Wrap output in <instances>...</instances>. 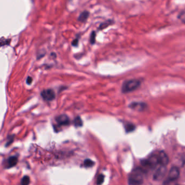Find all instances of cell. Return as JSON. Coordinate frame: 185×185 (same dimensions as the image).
I'll return each instance as SVG.
<instances>
[{"mask_svg":"<svg viewBox=\"0 0 185 185\" xmlns=\"http://www.w3.org/2000/svg\"><path fill=\"white\" fill-rule=\"evenodd\" d=\"M144 171L137 167L134 169L130 174L128 179V183L130 185H140L142 184L144 180Z\"/></svg>","mask_w":185,"mask_h":185,"instance_id":"obj_1","label":"cell"},{"mask_svg":"<svg viewBox=\"0 0 185 185\" xmlns=\"http://www.w3.org/2000/svg\"><path fill=\"white\" fill-rule=\"evenodd\" d=\"M141 80L137 79H131L126 80L122 85V92L123 94L131 92L137 90L141 86Z\"/></svg>","mask_w":185,"mask_h":185,"instance_id":"obj_2","label":"cell"},{"mask_svg":"<svg viewBox=\"0 0 185 185\" xmlns=\"http://www.w3.org/2000/svg\"><path fill=\"white\" fill-rule=\"evenodd\" d=\"M141 164L143 167L149 169H153L157 166L159 164L157 155H152L149 158L143 160L141 162Z\"/></svg>","mask_w":185,"mask_h":185,"instance_id":"obj_3","label":"cell"},{"mask_svg":"<svg viewBox=\"0 0 185 185\" xmlns=\"http://www.w3.org/2000/svg\"><path fill=\"white\" fill-rule=\"evenodd\" d=\"M129 107L130 109L137 111H142L146 109L147 104L143 102H134L130 103Z\"/></svg>","mask_w":185,"mask_h":185,"instance_id":"obj_4","label":"cell"},{"mask_svg":"<svg viewBox=\"0 0 185 185\" xmlns=\"http://www.w3.org/2000/svg\"><path fill=\"white\" fill-rule=\"evenodd\" d=\"M157 156H158V161H159V164L161 166L166 167L169 162V158L167 154L163 151H160L159 154H157Z\"/></svg>","mask_w":185,"mask_h":185,"instance_id":"obj_5","label":"cell"},{"mask_svg":"<svg viewBox=\"0 0 185 185\" xmlns=\"http://www.w3.org/2000/svg\"><path fill=\"white\" fill-rule=\"evenodd\" d=\"M41 95L45 101H52L55 98V92L50 89L43 90L41 93Z\"/></svg>","mask_w":185,"mask_h":185,"instance_id":"obj_6","label":"cell"},{"mask_svg":"<svg viewBox=\"0 0 185 185\" xmlns=\"http://www.w3.org/2000/svg\"><path fill=\"white\" fill-rule=\"evenodd\" d=\"M166 171H167L166 167L161 166L159 168H158V169L156 171L155 173L154 174V180L155 181L161 180L165 176Z\"/></svg>","mask_w":185,"mask_h":185,"instance_id":"obj_7","label":"cell"},{"mask_svg":"<svg viewBox=\"0 0 185 185\" xmlns=\"http://www.w3.org/2000/svg\"><path fill=\"white\" fill-rule=\"evenodd\" d=\"M180 176V170L177 167H171L168 174V179L171 180H177Z\"/></svg>","mask_w":185,"mask_h":185,"instance_id":"obj_8","label":"cell"},{"mask_svg":"<svg viewBox=\"0 0 185 185\" xmlns=\"http://www.w3.org/2000/svg\"><path fill=\"white\" fill-rule=\"evenodd\" d=\"M57 123L60 126H68L70 123V120L66 115H60L55 119Z\"/></svg>","mask_w":185,"mask_h":185,"instance_id":"obj_9","label":"cell"},{"mask_svg":"<svg viewBox=\"0 0 185 185\" xmlns=\"http://www.w3.org/2000/svg\"><path fill=\"white\" fill-rule=\"evenodd\" d=\"M18 162V159L15 156H12L9 157L6 161L5 167L6 168H10L12 167L15 166Z\"/></svg>","mask_w":185,"mask_h":185,"instance_id":"obj_10","label":"cell"},{"mask_svg":"<svg viewBox=\"0 0 185 185\" xmlns=\"http://www.w3.org/2000/svg\"><path fill=\"white\" fill-rule=\"evenodd\" d=\"M90 15V13L87 10H84V12L80 13L79 16L78 17V21L81 22H85L89 18Z\"/></svg>","mask_w":185,"mask_h":185,"instance_id":"obj_11","label":"cell"},{"mask_svg":"<svg viewBox=\"0 0 185 185\" xmlns=\"http://www.w3.org/2000/svg\"><path fill=\"white\" fill-rule=\"evenodd\" d=\"M73 123H74V125L76 127H82V124H83L82 119H81V118L79 116H77L75 117L74 119Z\"/></svg>","mask_w":185,"mask_h":185,"instance_id":"obj_12","label":"cell"},{"mask_svg":"<svg viewBox=\"0 0 185 185\" xmlns=\"http://www.w3.org/2000/svg\"><path fill=\"white\" fill-rule=\"evenodd\" d=\"M135 128L136 127H135V125L133 124V123H130L127 124L125 126V129L127 133H130V132L133 131L135 130Z\"/></svg>","mask_w":185,"mask_h":185,"instance_id":"obj_13","label":"cell"},{"mask_svg":"<svg viewBox=\"0 0 185 185\" xmlns=\"http://www.w3.org/2000/svg\"><path fill=\"white\" fill-rule=\"evenodd\" d=\"M112 20H109L107 21H105L104 22H103V23H101L100 26H99V30H103V29H104L105 28L107 27H108L110 25H111L112 23Z\"/></svg>","mask_w":185,"mask_h":185,"instance_id":"obj_14","label":"cell"},{"mask_svg":"<svg viewBox=\"0 0 185 185\" xmlns=\"http://www.w3.org/2000/svg\"><path fill=\"white\" fill-rule=\"evenodd\" d=\"M30 183V177L27 175H25L22 179L21 181V185H28Z\"/></svg>","mask_w":185,"mask_h":185,"instance_id":"obj_15","label":"cell"},{"mask_svg":"<svg viewBox=\"0 0 185 185\" xmlns=\"http://www.w3.org/2000/svg\"><path fill=\"white\" fill-rule=\"evenodd\" d=\"M96 33L95 31L92 32L90 37V42L91 45H94L96 42Z\"/></svg>","mask_w":185,"mask_h":185,"instance_id":"obj_16","label":"cell"},{"mask_svg":"<svg viewBox=\"0 0 185 185\" xmlns=\"http://www.w3.org/2000/svg\"><path fill=\"white\" fill-rule=\"evenodd\" d=\"M163 185H178L177 180H171L167 179L164 181Z\"/></svg>","mask_w":185,"mask_h":185,"instance_id":"obj_17","label":"cell"},{"mask_svg":"<svg viewBox=\"0 0 185 185\" xmlns=\"http://www.w3.org/2000/svg\"><path fill=\"white\" fill-rule=\"evenodd\" d=\"M84 164L86 167H91L94 166V165H95V162L90 159H86V160H85Z\"/></svg>","mask_w":185,"mask_h":185,"instance_id":"obj_18","label":"cell"},{"mask_svg":"<svg viewBox=\"0 0 185 185\" xmlns=\"http://www.w3.org/2000/svg\"><path fill=\"white\" fill-rule=\"evenodd\" d=\"M104 180V176L103 174H100L98 176V178L97 180V184L98 185H101L103 183Z\"/></svg>","mask_w":185,"mask_h":185,"instance_id":"obj_19","label":"cell"},{"mask_svg":"<svg viewBox=\"0 0 185 185\" xmlns=\"http://www.w3.org/2000/svg\"><path fill=\"white\" fill-rule=\"evenodd\" d=\"M178 18L179 19H180L182 22H183V23H184L185 22V11H184V10H183V11L181 13H180V14L178 15Z\"/></svg>","mask_w":185,"mask_h":185,"instance_id":"obj_20","label":"cell"},{"mask_svg":"<svg viewBox=\"0 0 185 185\" xmlns=\"http://www.w3.org/2000/svg\"><path fill=\"white\" fill-rule=\"evenodd\" d=\"M14 135H12V136H10L9 137V139L7 141V143H6V146H8L10 144H12L13 142L14 141Z\"/></svg>","mask_w":185,"mask_h":185,"instance_id":"obj_21","label":"cell"},{"mask_svg":"<svg viewBox=\"0 0 185 185\" xmlns=\"http://www.w3.org/2000/svg\"><path fill=\"white\" fill-rule=\"evenodd\" d=\"M78 42H79V39L78 38L75 39L72 42V45L73 46H78Z\"/></svg>","mask_w":185,"mask_h":185,"instance_id":"obj_22","label":"cell"},{"mask_svg":"<svg viewBox=\"0 0 185 185\" xmlns=\"http://www.w3.org/2000/svg\"><path fill=\"white\" fill-rule=\"evenodd\" d=\"M32 81H33V79H32V77H28L27 79V80H26V82H27V84L30 85L32 84Z\"/></svg>","mask_w":185,"mask_h":185,"instance_id":"obj_23","label":"cell"}]
</instances>
